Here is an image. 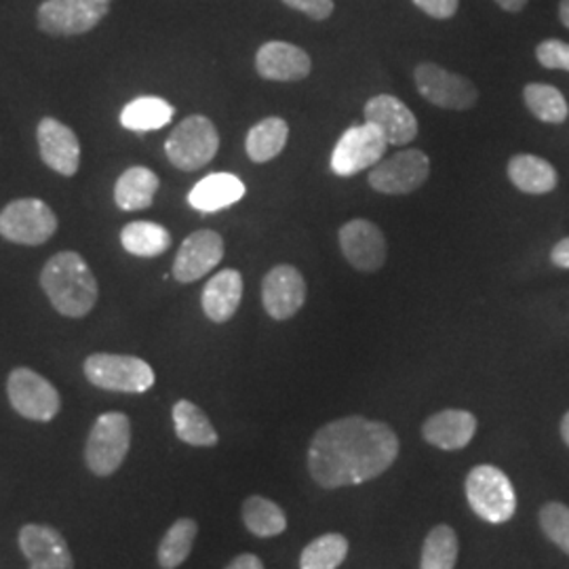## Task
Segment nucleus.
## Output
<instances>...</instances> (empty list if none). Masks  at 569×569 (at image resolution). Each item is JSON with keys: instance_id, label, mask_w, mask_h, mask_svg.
<instances>
[{"instance_id": "obj_1", "label": "nucleus", "mask_w": 569, "mask_h": 569, "mask_svg": "<svg viewBox=\"0 0 569 569\" xmlns=\"http://www.w3.org/2000/svg\"><path fill=\"white\" fill-rule=\"evenodd\" d=\"M397 456L399 437L392 428L348 416L317 430L308 449V470L323 489L361 486L387 472Z\"/></svg>"}, {"instance_id": "obj_2", "label": "nucleus", "mask_w": 569, "mask_h": 569, "mask_svg": "<svg viewBox=\"0 0 569 569\" xmlns=\"http://www.w3.org/2000/svg\"><path fill=\"white\" fill-rule=\"evenodd\" d=\"M41 287L53 308L70 319L87 317L100 296L91 268L77 251H60L42 266Z\"/></svg>"}, {"instance_id": "obj_3", "label": "nucleus", "mask_w": 569, "mask_h": 569, "mask_svg": "<svg viewBox=\"0 0 569 569\" xmlns=\"http://www.w3.org/2000/svg\"><path fill=\"white\" fill-rule=\"evenodd\" d=\"M468 507L488 523H507L517 510V493L505 470L491 465L475 467L468 472Z\"/></svg>"}, {"instance_id": "obj_4", "label": "nucleus", "mask_w": 569, "mask_h": 569, "mask_svg": "<svg viewBox=\"0 0 569 569\" xmlns=\"http://www.w3.org/2000/svg\"><path fill=\"white\" fill-rule=\"evenodd\" d=\"M131 448V422L121 411L102 413L89 432L84 460L98 477H110L121 468Z\"/></svg>"}, {"instance_id": "obj_5", "label": "nucleus", "mask_w": 569, "mask_h": 569, "mask_svg": "<svg viewBox=\"0 0 569 569\" xmlns=\"http://www.w3.org/2000/svg\"><path fill=\"white\" fill-rule=\"evenodd\" d=\"M220 150V136L216 124L203 114L183 119L167 138L164 152L173 167L182 171H197L211 163Z\"/></svg>"}, {"instance_id": "obj_6", "label": "nucleus", "mask_w": 569, "mask_h": 569, "mask_svg": "<svg viewBox=\"0 0 569 569\" xmlns=\"http://www.w3.org/2000/svg\"><path fill=\"white\" fill-rule=\"evenodd\" d=\"M84 376L93 387L140 395L154 387V371L142 359L129 355L98 352L84 361Z\"/></svg>"}, {"instance_id": "obj_7", "label": "nucleus", "mask_w": 569, "mask_h": 569, "mask_svg": "<svg viewBox=\"0 0 569 569\" xmlns=\"http://www.w3.org/2000/svg\"><path fill=\"white\" fill-rule=\"evenodd\" d=\"M56 230L58 218L41 199H18L0 211V237L11 243H47Z\"/></svg>"}, {"instance_id": "obj_8", "label": "nucleus", "mask_w": 569, "mask_h": 569, "mask_svg": "<svg viewBox=\"0 0 569 569\" xmlns=\"http://www.w3.org/2000/svg\"><path fill=\"white\" fill-rule=\"evenodd\" d=\"M7 395L11 407L28 420L51 422L60 413V392L41 373L18 367L9 373Z\"/></svg>"}, {"instance_id": "obj_9", "label": "nucleus", "mask_w": 569, "mask_h": 569, "mask_svg": "<svg viewBox=\"0 0 569 569\" xmlns=\"http://www.w3.org/2000/svg\"><path fill=\"white\" fill-rule=\"evenodd\" d=\"M413 81L418 93L437 108L465 112L479 100L477 87L467 77L449 72L432 61H425L413 70Z\"/></svg>"}, {"instance_id": "obj_10", "label": "nucleus", "mask_w": 569, "mask_h": 569, "mask_svg": "<svg viewBox=\"0 0 569 569\" xmlns=\"http://www.w3.org/2000/svg\"><path fill=\"white\" fill-rule=\"evenodd\" d=\"M430 161L418 148H407L373 164L367 182L382 194H411L427 183Z\"/></svg>"}, {"instance_id": "obj_11", "label": "nucleus", "mask_w": 569, "mask_h": 569, "mask_svg": "<svg viewBox=\"0 0 569 569\" xmlns=\"http://www.w3.org/2000/svg\"><path fill=\"white\" fill-rule=\"evenodd\" d=\"M385 136L369 122L346 129L331 154V171L340 178L357 176L359 171L380 163L387 154Z\"/></svg>"}, {"instance_id": "obj_12", "label": "nucleus", "mask_w": 569, "mask_h": 569, "mask_svg": "<svg viewBox=\"0 0 569 569\" xmlns=\"http://www.w3.org/2000/svg\"><path fill=\"white\" fill-rule=\"evenodd\" d=\"M112 0H44L39 28L53 37H74L93 30L110 11Z\"/></svg>"}, {"instance_id": "obj_13", "label": "nucleus", "mask_w": 569, "mask_h": 569, "mask_svg": "<svg viewBox=\"0 0 569 569\" xmlns=\"http://www.w3.org/2000/svg\"><path fill=\"white\" fill-rule=\"evenodd\" d=\"M338 239L346 262L352 268L376 272L387 264L388 244L380 226L369 220H350L340 228Z\"/></svg>"}, {"instance_id": "obj_14", "label": "nucleus", "mask_w": 569, "mask_h": 569, "mask_svg": "<svg viewBox=\"0 0 569 569\" xmlns=\"http://www.w3.org/2000/svg\"><path fill=\"white\" fill-rule=\"evenodd\" d=\"M224 258V241L216 230L192 232L178 249L173 277L180 283H194L209 274Z\"/></svg>"}, {"instance_id": "obj_15", "label": "nucleus", "mask_w": 569, "mask_h": 569, "mask_svg": "<svg viewBox=\"0 0 569 569\" xmlns=\"http://www.w3.org/2000/svg\"><path fill=\"white\" fill-rule=\"evenodd\" d=\"M306 302V281L293 266H274L262 281V305L274 321H287Z\"/></svg>"}, {"instance_id": "obj_16", "label": "nucleus", "mask_w": 569, "mask_h": 569, "mask_svg": "<svg viewBox=\"0 0 569 569\" xmlns=\"http://www.w3.org/2000/svg\"><path fill=\"white\" fill-rule=\"evenodd\" d=\"M39 148H41L42 163L63 178H72L81 164V143L77 133L58 121V119H42L37 129Z\"/></svg>"}, {"instance_id": "obj_17", "label": "nucleus", "mask_w": 569, "mask_h": 569, "mask_svg": "<svg viewBox=\"0 0 569 569\" xmlns=\"http://www.w3.org/2000/svg\"><path fill=\"white\" fill-rule=\"evenodd\" d=\"M366 122L373 124L387 140L388 146L413 142L418 136V119L395 96H376L366 103Z\"/></svg>"}, {"instance_id": "obj_18", "label": "nucleus", "mask_w": 569, "mask_h": 569, "mask_svg": "<svg viewBox=\"0 0 569 569\" xmlns=\"http://www.w3.org/2000/svg\"><path fill=\"white\" fill-rule=\"evenodd\" d=\"M256 70L266 81H302L310 70L312 61L305 49L291 42H264L256 56Z\"/></svg>"}, {"instance_id": "obj_19", "label": "nucleus", "mask_w": 569, "mask_h": 569, "mask_svg": "<svg viewBox=\"0 0 569 569\" xmlns=\"http://www.w3.org/2000/svg\"><path fill=\"white\" fill-rule=\"evenodd\" d=\"M20 549L28 557L30 569H74L63 536L49 526H23L20 531Z\"/></svg>"}, {"instance_id": "obj_20", "label": "nucleus", "mask_w": 569, "mask_h": 569, "mask_svg": "<svg viewBox=\"0 0 569 569\" xmlns=\"http://www.w3.org/2000/svg\"><path fill=\"white\" fill-rule=\"evenodd\" d=\"M477 432V418L465 409H443L432 413L422 427V435L430 446L456 451L465 449Z\"/></svg>"}, {"instance_id": "obj_21", "label": "nucleus", "mask_w": 569, "mask_h": 569, "mask_svg": "<svg viewBox=\"0 0 569 569\" xmlns=\"http://www.w3.org/2000/svg\"><path fill=\"white\" fill-rule=\"evenodd\" d=\"M243 300V277L234 268H226L204 284L201 305L213 323H226L234 317Z\"/></svg>"}, {"instance_id": "obj_22", "label": "nucleus", "mask_w": 569, "mask_h": 569, "mask_svg": "<svg viewBox=\"0 0 569 569\" xmlns=\"http://www.w3.org/2000/svg\"><path fill=\"white\" fill-rule=\"evenodd\" d=\"M244 197V183L232 173H211L192 188L188 203L197 211L213 213L230 204L239 203Z\"/></svg>"}, {"instance_id": "obj_23", "label": "nucleus", "mask_w": 569, "mask_h": 569, "mask_svg": "<svg viewBox=\"0 0 569 569\" xmlns=\"http://www.w3.org/2000/svg\"><path fill=\"white\" fill-rule=\"evenodd\" d=\"M159 176L148 167H131L114 186V203L122 211H140L154 203L159 190Z\"/></svg>"}, {"instance_id": "obj_24", "label": "nucleus", "mask_w": 569, "mask_h": 569, "mask_svg": "<svg viewBox=\"0 0 569 569\" xmlns=\"http://www.w3.org/2000/svg\"><path fill=\"white\" fill-rule=\"evenodd\" d=\"M510 182L526 194H547L557 188V171L555 167L540 157L533 154H517L507 167Z\"/></svg>"}, {"instance_id": "obj_25", "label": "nucleus", "mask_w": 569, "mask_h": 569, "mask_svg": "<svg viewBox=\"0 0 569 569\" xmlns=\"http://www.w3.org/2000/svg\"><path fill=\"white\" fill-rule=\"evenodd\" d=\"M289 138V124L279 117H268L264 121L256 122L244 140L247 157L253 163H268L283 152Z\"/></svg>"}, {"instance_id": "obj_26", "label": "nucleus", "mask_w": 569, "mask_h": 569, "mask_svg": "<svg viewBox=\"0 0 569 569\" xmlns=\"http://www.w3.org/2000/svg\"><path fill=\"white\" fill-rule=\"evenodd\" d=\"M173 425L178 439L194 448H211L220 439L218 430L209 422L203 409L186 399L173 406Z\"/></svg>"}, {"instance_id": "obj_27", "label": "nucleus", "mask_w": 569, "mask_h": 569, "mask_svg": "<svg viewBox=\"0 0 569 569\" xmlns=\"http://www.w3.org/2000/svg\"><path fill=\"white\" fill-rule=\"evenodd\" d=\"M176 108L161 98H138L122 108L121 124L129 131H157L171 122Z\"/></svg>"}, {"instance_id": "obj_28", "label": "nucleus", "mask_w": 569, "mask_h": 569, "mask_svg": "<svg viewBox=\"0 0 569 569\" xmlns=\"http://www.w3.org/2000/svg\"><path fill=\"white\" fill-rule=\"evenodd\" d=\"M121 243L131 256L157 258L171 247V234L154 222H131L121 230Z\"/></svg>"}, {"instance_id": "obj_29", "label": "nucleus", "mask_w": 569, "mask_h": 569, "mask_svg": "<svg viewBox=\"0 0 569 569\" xmlns=\"http://www.w3.org/2000/svg\"><path fill=\"white\" fill-rule=\"evenodd\" d=\"M244 528L258 538H272L287 529L283 509L262 496H251L243 505Z\"/></svg>"}, {"instance_id": "obj_30", "label": "nucleus", "mask_w": 569, "mask_h": 569, "mask_svg": "<svg viewBox=\"0 0 569 569\" xmlns=\"http://www.w3.org/2000/svg\"><path fill=\"white\" fill-rule=\"evenodd\" d=\"M523 100H526L529 112L538 121L561 124L568 119V102L557 87H550L545 82H531L523 89Z\"/></svg>"}, {"instance_id": "obj_31", "label": "nucleus", "mask_w": 569, "mask_h": 569, "mask_svg": "<svg viewBox=\"0 0 569 569\" xmlns=\"http://www.w3.org/2000/svg\"><path fill=\"white\" fill-rule=\"evenodd\" d=\"M199 533V526L194 519H178L161 540L159 547V566L163 569H176L182 566L190 557V550L194 545V538Z\"/></svg>"}, {"instance_id": "obj_32", "label": "nucleus", "mask_w": 569, "mask_h": 569, "mask_svg": "<svg viewBox=\"0 0 569 569\" xmlns=\"http://www.w3.org/2000/svg\"><path fill=\"white\" fill-rule=\"evenodd\" d=\"M348 555V540L342 533H326L312 540L300 555V569H338Z\"/></svg>"}, {"instance_id": "obj_33", "label": "nucleus", "mask_w": 569, "mask_h": 569, "mask_svg": "<svg viewBox=\"0 0 569 569\" xmlns=\"http://www.w3.org/2000/svg\"><path fill=\"white\" fill-rule=\"evenodd\" d=\"M458 561V536L449 526H437L422 545L420 569H453Z\"/></svg>"}, {"instance_id": "obj_34", "label": "nucleus", "mask_w": 569, "mask_h": 569, "mask_svg": "<svg viewBox=\"0 0 569 569\" xmlns=\"http://www.w3.org/2000/svg\"><path fill=\"white\" fill-rule=\"evenodd\" d=\"M538 521L550 542L569 555V507L561 502H547L538 512Z\"/></svg>"}, {"instance_id": "obj_35", "label": "nucleus", "mask_w": 569, "mask_h": 569, "mask_svg": "<svg viewBox=\"0 0 569 569\" xmlns=\"http://www.w3.org/2000/svg\"><path fill=\"white\" fill-rule=\"evenodd\" d=\"M536 58L540 61V66H545L549 70H566V72H569L568 42L557 41V39L542 41L536 49Z\"/></svg>"}, {"instance_id": "obj_36", "label": "nucleus", "mask_w": 569, "mask_h": 569, "mask_svg": "<svg viewBox=\"0 0 569 569\" xmlns=\"http://www.w3.org/2000/svg\"><path fill=\"white\" fill-rule=\"evenodd\" d=\"M289 9L302 11L310 20L323 21L333 13V0H283Z\"/></svg>"}, {"instance_id": "obj_37", "label": "nucleus", "mask_w": 569, "mask_h": 569, "mask_svg": "<svg viewBox=\"0 0 569 569\" xmlns=\"http://www.w3.org/2000/svg\"><path fill=\"white\" fill-rule=\"evenodd\" d=\"M413 4L435 20H449L456 16L460 0H413Z\"/></svg>"}, {"instance_id": "obj_38", "label": "nucleus", "mask_w": 569, "mask_h": 569, "mask_svg": "<svg viewBox=\"0 0 569 569\" xmlns=\"http://www.w3.org/2000/svg\"><path fill=\"white\" fill-rule=\"evenodd\" d=\"M550 262L559 268H569V237L552 247Z\"/></svg>"}, {"instance_id": "obj_39", "label": "nucleus", "mask_w": 569, "mask_h": 569, "mask_svg": "<svg viewBox=\"0 0 569 569\" xmlns=\"http://www.w3.org/2000/svg\"><path fill=\"white\" fill-rule=\"evenodd\" d=\"M226 569H264V563L260 561V557L244 552V555H239L234 561H230Z\"/></svg>"}, {"instance_id": "obj_40", "label": "nucleus", "mask_w": 569, "mask_h": 569, "mask_svg": "<svg viewBox=\"0 0 569 569\" xmlns=\"http://www.w3.org/2000/svg\"><path fill=\"white\" fill-rule=\"evenodd\" d=\"M505 11H509V13H519L526 4H528V0H496Z\"/></svg>"}, {"instance_id": "obj_41", "label": "nucleus", "mask_w": 569, "mask_h": 569, "mask_svg": "<svg viewBox=\"0 0 569 569\" xmlns=\"http://www.w3.org/2000/svg\"><path fill=\"white\" fill-rule=\"evenodd\" d=\"M559 18H561L563 26L569 30V0H561V4H559Z\"/></svg>"}, {"instance_id": "obj_42", "label": "nucleus", "mask_w": 569, "mask_h": 569, "mask_svg": "<svg viewBox=\"0 0 569 569\" xmlns=\"http://www.w3.org/2000/svg\"><path fill=\"white\" fill-rule=\"evenodd\" d=\"M561 437H563V441H566V446L569 448V411L563 416V420H561Z\"/></svg>"}]
</instances>
